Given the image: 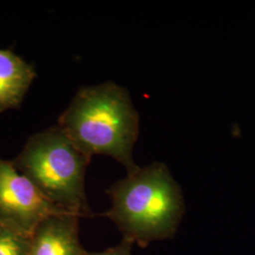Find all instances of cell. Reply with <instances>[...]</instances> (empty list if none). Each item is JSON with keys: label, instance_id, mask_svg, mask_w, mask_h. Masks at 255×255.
Instances as JSON below:
<instances>
[{"label": "cell", "instance_id": "6da1fadb", "mask_svg": "<svg viewBox=\"0 0 255 255\" xmlns=\"http://www.w3.org/2000/svg\"><path fill=\"white\" fill-rule=\"evenodd\" d=\"M82 153L105 155L135 171L132 151L139 117L126 88L114 82L84 86L60 116L58 125Z\"/></svg>", "mask_w": 255, "mask_h": 255}, {"label": "cell", "instance_id": "7a4b0ae2", "mask_svg": "<svg viewBox=\"0 0 255 255\" xmlns=\"http://www.w3.org/2000/svg\"><path fill=\"white\" fill-rule=\"evenodd\" d=\"M112 205L103 216L123 239L146 248L173 238L184 214L182 190L164 164L138 167L106 190Z\"/></svg>", "mask_w": 255, "mask_h": 255}, {"label": "cell", "instance_id": "3957f363", "mask_svg": "<svg viewBox=\"0 0 255 255\" xmlns=\"http://www.w3.org/2000/svg\"><path fill=\"white\" fill-rule=\"evenodd\" d=\"M91 162L59 126L32 134L11 164L46 200L80 218L91 208L85 193V172Z\"/></svg>", "mask_w": 255, "mask_h": 255}, {"label": "cell", "instance_id": "277c9868", "mask_svg": "<svg viewBox=\"0 0 255 255\" xmlns=\"http://www.w3.org/2000/svg\"><path fill=\"white\" fill-rule=\"evenodd\" d=\"M61 213L68 212L46 200L11 161L0 159V225L31 236L43 220Z\"/></svg>", "mask_w": 255, "mask_h": 255}, {"label": "cell", "instance_id": "5b68a950", "mask_svg": "<svg viewBox=\"0 0 255 255\" xmlns=\"http://www.w3.org/2000/svg\"><path fill=\"white\" fill-rule=\"evenodd\" d=\"M80 217L71 213L43 220L29 239L28 255H84L79 237Z\"/></svg>", "mask_w": 255, "mask_h": 255}, {"label": "cell", "instance_id": "8992f818", "mask_svg": "<svg viewBox=\"0 0 255 255\" xmlns=\"http://www.w3.org/2000/svg\"><path fill=\"white\" fill-rule=\"evenodd\" d=\"M36 76L34 66L11 49H0V114L18 108Z\"/></svg>", "mask_w": 255, "mask_h": 255}, {"label": "cell", "instance_id": "52a82bcc", "mask_svg": "<svg viewBox=\"0 0 255 255\" xmlns=\"http://www.w3.org/2000/svg\"><path fill=\"white\" fill-rule=\"evenodd\" d=\"M30 236L0 225V255H28Z\"/></svg>", "mask_w": 255, "mask_h": 255}, {"label": "cell", "instance_id": "ba28073f", "mask_svg": "<svg viewBox=\"0 0 255 255\" xmlns=\"http://www.w3.org/2000/svg\"><path fill=\"white\" fill-rule=\"evenodd\" d=\"M132 246L133 244L127 240L122 239L118 246L109 248L104 252L101 253H88L85 252L84 255H132Z\"/></svg>", "mask_w": 255, "mask_h": 255}]
</instances>
